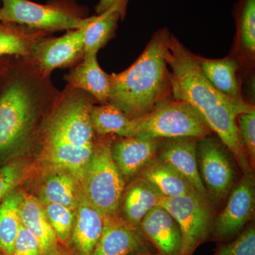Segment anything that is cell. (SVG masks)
Here are the masks:
<instances>
[{
    "label": "cell",
    "mask_w": 255,
    "mask_h": 255,
    "mask_svg": "<svg viewBox=\"0 0 255 255\" xmlns=\"http://www.w3.org/2000/svg\"><path fill=\"white\" fill-rule=\"evenodd\" d=\"M165 58L172 97L192 106L231 150L243 173L252 172L240 137L238 118L255 107L236 103L216 90L203 75L196 55L173 35L167 37Z\"/></svg>",
    "instance_id": "1"
},
{
    "label": "cell",
    "mask_w": 255,
    "mask_h": 255,
    "mask_svg": "<svg viewBox=\"0 0 255 255\" xmlns=\"http://www.w3.org/2000/svg\"><path fill=\"white\" fill-rule=\"evenodd\" d=\"M60 92L28 58L5 84L0 94V155L26 145L34 132L44 106Z\"/></svg>",
    "instance_id": "2"
},
{
    "label": "cell",
    "mask_w": 255,
    "mask_h": 255,
    "mask_svg": "<svg viewBox=\"0 0 255 255\" xmlns=\"http://www.w3.org/2000/svg\"><path fill=\"white\" fill-rule=\"evenodd\" d=\"M166 28L152 37L141 55L131 66L110 75L109 103L130 119L145 115L159 102L172 97L169 70L165 58Z\"/></svg>",
    "instance_id": "3"
},
{
    "label": "cell",
    "mask_w": 255,
    "mask_h": 255,
    "mask_svg": "<svg viewBox=\"0 0 255 255\" xmlns=\"http://www.w3.org/2000/svg\"><path fill=\"white\" fill-rule=\"evenodd\" d=\"M132 120L134 136L200 139L212 131L192 106L172 97L159 101L148 113Z\"/></svg>",
    "instance_id": "4"
},
{
    "label": "cell",
    "mask_w": 255,
    "mask_h": 255,
    "mask_svg": "<svg viewBox=\"0 0 255 255\" xmlns=\"http://www.w3.org/2000/svg\"><path fill=\"white\" fill-rule=\"evenodd\" d=\"M107 136L96 140L93 154L80 185L87 199L105 217H112L120 212L125 179L114 162L111 150L112 140Z\"/></svg>",
    "instance_id": "5"
},
{
    "label": "cell",
    "mask_w": 255,
    "mask_h": 255,
    "mask_svg": "<svg viewBox=\"0 0 255 255\" xmlns=\"http://www.w3.org/2000/svg\"><path fill=\"white\" fill-rule=\"evenodd\" d=\"M96 16L82 18L59 4H40L29 0H2L0 21L51 33L85 27Z\"/></svg>",
    "instance_id": "6"
},
{
    "label": "cell",
    "mask_w": 255,
    "mask_h": 255,
    "mask_svg": "<svg viewBox=\"0 0 255 255\" xmlns=\"http://www.w3.org/2000/svg\"><path fill=\"white\" fill-rule=\"evenodd\" d=\"M159 205L168 211L180 228V255H193L209 236L214 222V211L208 197L194 191L176 197H163Z\"/></svg>",
    "instance_id": "7"
},
{
    "label": "cell",
    "mask_w": 255,
    "mask_h": 255,
    "mask_svg": "<svg viewBox=\"0 0 255 255\" xmlns=\"http://www.w3.org/2000/svg\"><path fill=\"white\" fill-rule=\"evenodd\" d=\"M87 26L69 30L57 38H41L32 46L28 58L45 76H49L55 69L73 66L83 59L84 36Z\"/></svg>",
    "instance_id": "8"
},
{
    "label": "cell",
    "mask_w": 255,
    "mask_h": 255,
    "mask_svg": "<svg viewBox=\"0 0 255 255\" xmlns=\"http://www.w3.org/2000/svg\"><path fill=\"white\" fill-rule=\"evenodd\" d=\"M255 193L253 174L245 172L231 192L224 209L214 220L210 235L214 240L227 242L243 231L255 211Z\"/></svg>",
    "instance_id": "9"
},
{
    "label": "cell",
    "mask_w": 255,
    "mask_h": 255,
    "mask_svg": "<svg viewBox=\"0 0 255 255\" xmlns=\"http://www.w3.org/2000/svg\"><path fill=\"white\" fill-rule=\"evenodd\" d=\"M198 140L196 157L201 180L208 195L210 194L216 200H223L234 181L232 165L218 142L207 137Z\"/></svg>",
    "instance_id": "10"
},
{
    "label": "cell",
    "mask_w": 255,
    "mask_h": 255,
    "mask_svg": "<svg viewBox=\"0 0 255 255\" xmlns=\"http://www.w3.org/2000/svg\"><path fill=\"white\" fill-rule=\"evenodd\" d=\"M149 246L140 229L119 214L105 217L102 236L92 255H133L148 251Z\"/></svg>",
    "instance_id": "11"
},
{
    "label": "cell",
    "mask_w": 255,
    "mask_h": 255,
    "mask_svg": "<svg viewBox=\"0 0 255 255\" xmlns=\"http://www.w3.org/2000/svg\"><path fill=\"white\" fill-rule=\"evenodd\" d=\"M159 147V139L142 136L119 137L111 145L114 162L124 179H130L140 173L152 160Z\"/></svg>",
    "instance_id": "12"
},
{
    "label": "cell",
    "mask_w": 255,
    "mask_h": 255,
    "mask_svg": "<svg viewBox=\"0 0 255 255\" xmlns=\"http://www.w3.org/2000/svg\"><path fill=\"white\" fill-rule=\"evenodd\" d=\"M139 229L159 255H180L182 245L180 228L162 206L152 208L142 219Z\"/></svg>",
    "instance_id": "13"
},
{
    "label": "cell",
    "mask_w": 255,
    "mask_h": 255,
    "mask_svg": "<svg viewBox=\"0 0 255 255\" xmlns=\"http://www.w3.org/2000/svg\"><path fill=\"white\" fill-rule=\"evenodd\" d=\"M105 216L82 192L68 246L75 255H92L100 241Z\"/></svg>",
    "instance_id": "14"
},
{
    "label": "cell",
    "mask_w": 255,
    "mask_h": 255,
    "mask_svg": "<svg viewBox=\"0 0 255 255\" xmlns=\"http://www.w3.org/2000/svg\"><path fill=\"white\" fill-rule=\"evenodd\" d=\"M198 139L179 138L167 142L158 150L157 157L172 166L191 183L201 195L208 197L207 191L203 184L196 157Z\"/></svg>",
    "instance_id": "15"
},
{
    "label": "cell",
    "mask_w": 255,
    "mask_h": 255,
    "mask_svg": "<svg viewBox=\"0 0 255 255\" xmlns=\"http://www.w3.org/2000/svg\"><path fill=\"white\" fill-rule=\"evenodd\" d=\"M68 85L87 92L101 105L109 103L110 75L100 68L97 55H85L83 60L65 77Z\"/></svg>",
    "instance_id": "16"
},
{
    "label": "cell",
    "mask_w": 255,
    "mask_h": 255,
    "mask_svg": "<svg viewBox=\"0 0 255 255\" xmlns=\"http://www.w3.org/2000/svg\"><path fill=\"white\" fill-rule=\"evenodd\" d=\"M163 197L153 185L139 176L124 191L120 206L123 213L122 217L139 228L145 215L158 206Z\"/></svg>",
    "instance_id": "17"
},
{
    "label": "cell",
    "mask_w": 255,
    "mask_h": 255,
    "mask_svg": "<svg viewBox=\"0 0 255 255\" xmlns=\"http://www.w3.org/2000/svg\"><path fill=\"white\" fill-rule=\"evenodd\" d=\"M19 216L21 224L38 240L43 255H53L59 251L58 239L38 198L22 194Z\"/></svg>",
    "instance_id": "18"
},
{
    "label": "cell",
    "mask_w": 255,
    "mask_h": 255,
    "mask_svg": "<svg viewBox=\"0 0 255 255\" xmlns=\"http://www.w3.org/2000/svg\"><path fill=\"white\" fill-rule=\"evenodd\" d=\"M203 75L216 90L230 100L241 105H248L241 95L237 72L239 65L236 60L227 58L207 59L196 56Z\"/></svg>",
    "instance_id": "19"
},
{
    "label": "cell",
    "mask_w": 255,
    "mask_h": 255,
    "mask_svg": "<svg viewBox=\"0 0 255 255\" xmlns=\"http://www.w3.org/2000/svg\"><path fill=\"white\" fill-rule=\"evenodd\" d=\"M95 144L78 146L62 142L43 140V152L45 158L55 169L68 172L80 182L93 154Z\"/></svg>",
    "instance_id": "20"
},
{
    "label": "cell",
    "mask_w": 255,
    "mask_h": 255,
    "mask_svg": "<svg viewBox=\"0 0 255 255\" xmlns=\"http://www.w3.org/2000/svg\"><path fill=\"white\" fill-rule=\"evenodd\" d=\"M82 192L80 182L73 174L55 169L42 182L38 199L41 202L60 204L76 212Z\"/></svg>",
    "instance_id": "21"
},
{
    "label": "cell",
    "mask_w": 255,
    "mask_h": 255,
    "mask_svg": "<svg viewBox=\"0 0 255 255\" xmlns=\"http://www.w3.org/2000/svg\"><path fill=\"white\" fill-rule=\"evenodd\" d=\"M129 0H118L110 9L96 16L89 23L84 36V56L97 55L115 33L121 18L126 14Z\"/></svg>",
    "instance_id": "22"
},
{
    "label": "cell",
    "mask_w": 255,
    "mask_h": 255,
    "mask_svg": "<svg viewBox=\"0 0 255 255\" xmlns=\"http://www.w3.org/2000/svg\"><path fill=\"white\" fill-rule=\"evenodd\" d=\"M164 197H176L196 191L191 183L172 166L155 157L139 173Z\"/></svg>",
    "instance_id": "23"
},
{
    "label": "cell",
    "mask_w": 255,
    "mask_h": 255,
    "mask_svg": "<svg viewBox=\"0 0 255 255\" xmlns=\"http://www.w3.org/2000/svg\"><path fill=\"white\" fill-rule=\"evenodd\" d=\"M49 33L17 23L0 21V56L28 58L33 44Z\"/></svg>",
    "instance_id": "24"
},
{
    "label": "cell",
    "mask_w": 255,
    "mask_h": 255,
    "mask_svg": "<svg viewBox=\"0 0 255 255\" xmlns=\"http://www.w3.org/2000/svg\"><path fill=\"white\" fill-rule=\"evenodd\" d=\"M90 116L94 130L98 136H134L132 119L112 104L92 106Z\"/></svg>",
    "instance_id": "25"
},
{
    "label": "cell",
    "mask_w": 255,
    "mask_h": 255,
    "mask_svg": "<svg viewBox=\"0 0 255 255\" xmlns=\"http://www.w3.org/2000/svg\"><path fill=\"white\" fill-rule=\"evenodd\" d=\"M22 194L12 192L0 203V252L11 255L21 221L19 207Z\"/></svg>",
    "instance_id": "26"
},
{
    "label": "cell",
    "mask_w": 255,
    "mask_h": 255,
    "mask_svg": "<svg viewBox=\"0 0 255 255\" xmlns=\"http://www.w3.org/2000/svg\"><path fill=\"white\" fill-rule=\"evenodd\" d=\"M41 203L58 243L68 246L73 232L75 212L60 204Z\"/></svg>",
    "instance_id": "27"
},
{
    "label": "cell",
    "mask_w": 255,
    "mask_h": 255,
    "mask_svg": "<svg viewBox=\"0 0 255 255\" xmlns=\"http://www.w3.org/2000/svg\"><path fill=\"white\" fill-rule=\"evenodd\" d=\"M242 45L250 55L255 53V0H246L240 20Z\"/></svg>",
    "instance_id": "28"
},
{
    "label": "cell",
    "mask_w": 255,
    "mask_h": 255,
    "mask_svg": "<svg viewBox=\"0 0 255 255\" xmlns=\"http://www.w3.org/2000/svg\"><path fill=\"white\" fill-rule=\"evenodd\" d=\"M215 255H255V226H248L234 241L220 247Z\"/></svg>",
    "instance_id": "29"
},
{
    "label": "cell",
    "mask_w": 255,
    "mask_h": 255,
    "mask_svg": "<svg viewBox=\"0 0 255 255\" xmlns=\"http://www.w3.org/2000/svg\"><path fill=\"white\" fill-rule=\"evenodd\" d=\"M238 127L243 148L251 165L255 159V110L241 114L238 118Z\"/></svg>",
    "instance_id": "30"
},
{
    "label": "cell",
    "mask_w": 255,
    "mask_h": 255,
    "mask_svg": "<svg viewBox=\"0 0 255 255\" xmlns=\"http://www.w3.org/2000/svg\"><path fill=\"white\" fill-rule=\"evenodd\" d=\"M11 255H43L38 240L21 223Z\"/></svg>",
    "instance_id": "31"
},
{
    "label": "cell",
    "mask_w": 255,
    "mask_h": 255,
    "mask_svg": "<svg viewBox=\"0 0 255 255\" xmlns=\"http://www.w3.org/2000/svg\"><path fill=\"white\" fill-rule=\"evenodd\" d=\"M22 177V170L17 164H9L0 168V203L12 192Z\"/></svg>",
    "instance_id": "32"
},
{
    "label": "cell",
    "mask_w": 255,
    "mask_h": 255,
    "mask_svg": "<svg viewBox=\"0 0 255 255\" xmlns=\"http://www.w3.org/2000/svg\"><path fill=\"white\" fill-rule=\"evenodd\" d=\"M117 1L118 0H100L95 7L96 12L98 15L102 14L107 9H110L111 6H113Z\"/></svg>",
    "instance_id": "33"
},
{
    "label": "cell",
    "mask_w": 255,
    "mask_h": 255,
    "mask_svg": "<svg viewBox=\"0 0 255 255\" xmlns=\"http://www.w3.org/2000/svg\"><path fill=\"white\" fill-rule=\"evenodd\" d=\"M133 255H157L152 254V253H151L150 252H149L148 251H145L140 252V253H136V254H135Z\"/></svg>",
    "instance_id": "34"
},
{
    "label": "cell",
    "mask_w": 255,
    "mask_h": 255,
    "mask_svg": "<svg viewBox=\"0 0 255 255\" xmlns=\"http://www.w3.org/2000/svg\"><path fill=\"white\" fill-rule=\"evenodd\" d=\"M53 255H67L65 254H63V253H60L59 251L58 252V253H55V254Z\"/></svg>",
    "instance_id": "35"
},
{
    "label": "cell",
    "mask_w": 255,
    "mask_h": 255,
    "mask_svg": "<svg viewBox=\"0 0 255 255\" xmlns=\"http://www.w3.org/2000/svg\"><path fill=\"white\" fill-rule=\"evenodd\" d=\"M0 253H1V252H0ZM0 255H1V254H0Z\"/></svg>",
    "instance_id": "36"
}]
</instances>
